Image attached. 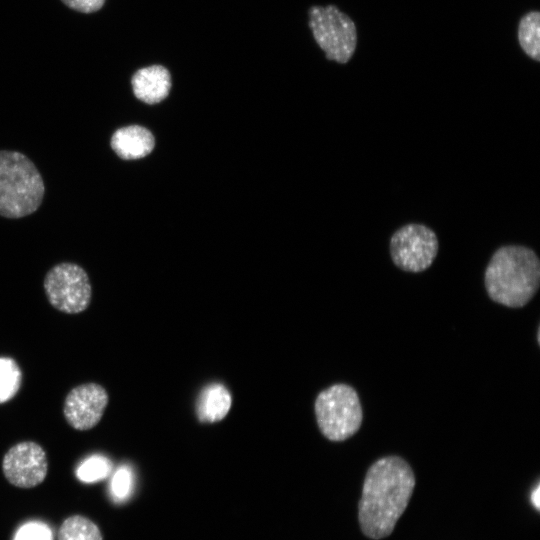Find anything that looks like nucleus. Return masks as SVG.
Masks as SVG:
<instances>
[{"label":"nucleus","mask_w":540,"mask_h":540,"mask_svg":"<svg viewBox=\"0 0 540 540\" xmlns=\"http://www.w3.org/2000/svg\"><path fill=\"white\" fill-rule=\"evenodd\" d=\"M531 502L534 507L539 510L540 508V486L537 484L536 488L531 493Z\"/></svg>","instance_id":"nucleus-20"},{"label":"nucleus","mask_w":540,"mask_h":540,"mask_svg":"<svg viewBox=\"0 0 540 540\" xmlns=\"http://www.w3.org/2000/svg\"><path fill=\"white\" fill-rule=\"evenodd\" d=\"M132 490V472L126 467H120L114 474L111 481V492L115 499L123 501Z\"/></svg>","instance_id":"nucleus-17"},{"label":"nucleus","mask_w":540,"mask_h":540,"mask_svg":"<svg viewBox=\"0 0 540 540\" xmlns=\"http://www.w3.org/2000/svg\"><path fill=\"white\" fill-rule=\"evenodd\" d=\"M108 402L109 395L102 385L94 382L80 384L65 397V420L78 431L90 430L102 419Z\"/></svg>","instance_id":"nucleus-9"},{"label":"nucleus","mask_w":540,"mask_h":540,"mask_svg":"<svg viewBox=\"0 0 540 540\" xmlns=\"http://www.w3.org/2000/svg\"><path fill=\"white\" fill-rule=\"evenodd\" d=\"M14 540H52V536L46 525L32 522L22 526Z\"/></svg>","instance_id":"nucleus-18"},{"label":"nucleus","mask_w":540,"mask_h":540,"mask_svg":"<svg viewBox=\"0 0 540 540\" xmlns=\"http://www.w3.org/2000/svg\"><path fill=\"white\" fill-rule=\"evenodd\" d=\"M45 186L34 163L17 151H0V216L17 219L34 213Z\"/></svg>","instance_id":"nucleus-3"},{"label":"nucleus","mask_w":540,"mask_h":540,"mask_svg":"<svg viewBox=\"0 0 540 540\" xmlns=\"http://www.w3.org/2000/svg\"><path fill=\"white\" fill-rule=\"evenodd\" d=\"M315 414L321 433L330 441H344L360 429L363 410L357 391L344 383L321 391L315 400Z\"/></svg>","instance_id":"nucleus-4"},{"label":"nucleus","mask_w":540,"mask_h":540,"mask_svg":"<svg viewBox=\"0 0 540 540\" xmlns=\"http://www.w3.org/2000/svg\"><path fill=\"white\" fill-rule=\"evenodd\" d=\"M7 481L18 488L40 485L48 473V459L43 447L34 441H22L8 449L2 459Z\"/></svg>","instance_id":"nucleus-8"},{"label":"nucleus","mask_w":540,"mask_h":540,"mask_svg":"<svg viewBox=\"0 0 540 540\" xmlns=\"http://www.w3.org/2000/svg\"><path fill=\"white\" fill-rule=\"evenodd\" d=\"M309 27L328 60L347 63L357 45V30L352 19L336 6L309 9Z\"/></svg>","instance_id":"nucleus-5"},{"label":"nucleus","mask_w":540,"mask_h":540,"mask_svg":"<svg viewBox=\"0 0 540 540\" xmlns=\"http://www.w3.org/2000/svg\"><path fill=\"white\" fill-rule=\"evenodd\" d=\"M111 470L112 463L108 458L94 455L80 464L76 470V476L81 482L95 483L107 478Z\"/></svg>","instance_id":"nucleus-16"},{"label":"nucleus","mask_w":540,"mask_h":540,"mask_svg":"<svg viewBox=\"0 0 540 540\" xmlns=\"http://www.w3.org/2000/svg\"><path fill=\"white\" fill-rule=\"evenodd\" d=\"M518 40L523 51L532 59L540 60V14L532 11L524 15L518 27Z\"/></svg>","instance_id":"nucleus-14"},{"label":"nucleus","mask_w":540,"mask_h":540,"mask_svg":"<svg viewBox=\"0 0 540 540\" xmlns=\"http://www.w3.org/2000/svg\"><path fill=\"white\" fill-rule=\"evenodd\" d=\"M22 372L11 357H0V404L13 399L20 390Z\"/></svg>","instance_id":"nucleus-15"},{"label":"nucleus","mask_w":540,"mask_h":540,"mask_svg":"<svg viewBox=\"0 0 540 540\" xmlns=\"http://www.w3.org/2000/svg\"><path fill=\"white\" fill-rule=\"evenodd\" d=\"M231 406V396L221 384H211L202 392L198 403L201 421L216 422L223 419Z\"/></svg>","instance_id":"nucleus-12"},{"label":"nucleus","mask_w":540,"mask_h":540,"mask_svg":"<svg viewBox=\"0 0 540 540\" xmlns=\"http://www.w3.org/2000/svg\"><path fill=\"white\" fill-rule=\"evenodd\" d=\"M68 7L83 13L99 10L105 0H62Z\"/></svg>","instance_id":"nucleus-19"},{"label":"nucleus","mask_w":540,"mask_h":540,"mask_svg":"<svg viewBox=\"0 0 540 540\" xmlns=\"http://www.w3.org/2000/svg\"><path fill=\"white\" fill-rule=\"evenodd\" d=\"M133 93L144 103L156 104L164 100L171 89V75L162 65L137 70L131 79Z\"/></svg>","instance_id":"nucleus-10"},{"label":"nucleus","mask_w":540,"mask_h":540,"mask_svg":"<svg viewBox=\"0 0 540 540\" xmlns=\"http://www.w3.org/2000/svg\"><path fill=\"white\" fill-rule=\"evenodd\" d=\"M439 249L436 233L428 226L408 223L397 229L390 238L391 259L399 269L419 273L428 269Z\"/></svg>","instance_id":"nucleus-7"},{"label":"nucleus","mask_w":540,"mask_h":540,"mask_svg":"<svg viewBox=\"0 0 540 540\" xmlns=\"http://www.w3.org/2000/svg\"><path fill=\"white\" fill-rule=\"evenodd\" d=\"M43 286L49 303L60 312L78 314L90 305L92 287L89 277L75 263L63 262L52 267Z\"/></svg>","instance_id":"nucleus-6"},{"label":"nucleus","mask_w":540,"mask_h":540,"mask_svg":"<svg viewBox=\"0 0 540 540\" xmlns=\"http://www.w3.org/2000/svg\"><path fill=\"white\" fill-rule=\"evenodd\" d=\"M415 484L411 466L400 456H385L372 463L358 504L362 532L374 540L389 536L405 511Z\"/></svg>","instance_id":"nucleus-1"},{"label":"nucleus","mask_w":540,"mask_h":540,"mask_svg":"<svg viewBox=\"0 0 540 540\" xmlns=\"http://www.w3.org/2000/svg\"><path fill=\"white\" fill-rule=\"evenodd\" d=\"M489 298L509 308L524 307L540 285V260L522 245H504L491 256L484 273Z\"/></svg>","instance_id":"nucleus-2"},{"label":"nucleus","mask_w":540,"mask_h":540,"mask_svg":"<svg viewBox=\"0 0 540 540\" xmlns=\"http://www.w3.org/2000/svg\"><path fill=\"white\" fill-rule=\"evenodd\" d=\"M58 540H103L99 527L89 518L72 515L58 529Z\"/></svg>","instance_id":"nucleus-13"},{"label":"nucleus","mask_w":540,"mask_h":540,"mask_svg":"<svg viewBox=\"0 0 540 540\" xmlns=\"http://www.w3.org/2000/svg\"><path fill=\"white\" fill-rule=\"evenodd\" d=\"M152 133L145 127L130 125L117 129L110 140L113 151L124 160L147 156L154 148Z\"/></svg>","instance_id":"nucleus-11"}]
</instances>
